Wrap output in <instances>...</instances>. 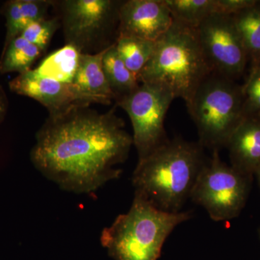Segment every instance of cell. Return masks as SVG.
Segmentation results:
<instances>
[{"label":"cell","instance_id":"cell-1","mask_svg":"<svg viewBox=\"0 0 260 260\" xmlns=\"http://www.w3.org/2000/svg\"><path fill=\"white\" fill-rule=\"evenodd\" d=\"M133 137L114 108L104 114L77 106L49 116L30 152L39 172L63 190L90 194L120 177L115 169L127 159Z\"/></svg>","mask_w":260,"mask_h":260},{"label":"cell","instance_id":"cell-2","mask_svg":"<svg viewBox=\"0 0 260 260\" xmlns=\"http://www.w3.org/2000/svg\"><path fill=\"white\" fill-rule=\"evenodd\" d=\"M208 159L199 143L169 140L145 158L133 172L135 192L162 211L181 212Z\"/></svg>","mask_w":260,"mask_h":260},{"label":"cell","instance_id":"cell-3","mask_svg":"<svg viewBox=\"0 0 260 260\" xmlns=\"http://www.w3.org/2000/svg\"><path fill=\"white\" fill-rule=\"evenodd\" d=\"M212 73L197 28L174 20L169 30L155 42L153 54L138 80L164 87L186 104Z\"/></svg>","mask_w":260,"mask_h":260},{"label":"cell","instance_id":"cell-4","mask_svg":"<svg viewBox=\"0 0 260 260\" xmlns=\"http://www.w3.org/2000/svg\"><path fill=\"white\" fill-rule=\"evenodd\" d=\"M191 218L189 211L172 213L158 210L135 192L129 211L116 217L102 231L101 243L114 260H158L171 233Z\"/></svg>","mask_w":260,"mask_h":260},{"label":"cell","instance_id":"cell-5","mask_svg":"<svg viewBox=\"0 0 260 260\" xmlns=\"http://www.w3.org/2000/svg\"><path fill=\"white\" fill-rule=\"evenodd\" d=\"M203 148L212 151L225 148L244 118L242 86L237 81L212 73L186 104Z\"/></svg>","mask_w":260,"mask_h":260},{"label":"cell","instance_id":"cell-6","mask_svg":"<svg viewBox=\"0 0 260 260\" xmlns=\"http://www.w3.org/2000/svg\"><path fill=\"white\" fill-rule=\"evenodd\" d=\"M251 178L222 161L219 150H213L198 176L190 199L215 221L237 218L245 206Z\"/></svg>","mask_w":260,"mask_h":260},{"label":"cell","instance_id":"cell-7","mask_svg":"<svg viewBox=\"0 0 260 260\" xmlns=\"http://www.w3.org/2000/svg\"><path fill=\"white\" fill-rule=\"evenodd\" d=\"M174 99L172 92L164 87L142 83L133 93L116 101V106L125 111L131 121L138 160L169 140L164 121Z\"/></svg>","mask_w":260,"mask_h":260},{"label":"cell","instance_id":"cell-8","mask_svg":"<svg viewBox=\"0 0 260 260\" xmlns=\"http://www.w3.org/2000/svg\"><path fill=\"white\" fill-rule=\"evenodd\" d=\"M197 31L213 73L234 81L239 80L249 59L232 15L214 13L198 25Z\"/></svg>","mask_w":260,"mask_h":260},{"label":"cell","instance_id":"cell-9","mask_svg":"<svg viewBox=\"0 0 260 260\" xmlns=\"http://www.w3.org/2000/svg\"><path fill=\"white\" fill-rule=\"evenodd\" d=\"M121 2L66 0L61 3L63 30L67 45L87 53L114 24L118 25Z\"/></svg>","mask_w":260,"mask_h":260},{"label":"cell","instance_id":"cell-10","mask_svg":"<svg viewBox=\"0 0 260 260\" xmlns=\"http://www.w3.org/2000/svg\"><path fill=\"white\" fill-rule=\"evenodd\" d=\"M174 22L165 0L121 2L118 13V37L156 42Z\"/></svg>","mask_w":260,"mask_h":260},{"label":"cell","instance_id":"cell-11","mask_svg":"<svg viewBox=\"0 0 260 260\" xmlns=\"http://www.w3.org/2000/svg\"><path fill=\"white\" fill-rule=\"evenodd\" d=\"M9 87L14 93L42 104L49 111V116L59 115L77 106L90 104L73 84L46 78L36 70L19 74L10 82Z\"/></svg>","mask_w":260,"mask_h":260},{"label":"cell","instance_id":"cell-12","mask_svg":"<svg viewBox=\"0 0 260 260\" xmlns=\"http://www.w3.org/2000/svg\"><path fill=\"white\" fill-rule=\"evenodd\" d=\"M231 166L249 177L260 169V114L246 116L228 141Z\"/></svg>","mask_w":260,"mask_h":260},{"label":"cell","instance_id":"cell-13","mask_svg":"<svg viewBox=\"0 0 260 260\" xmlns=\"http://www.w3.org/2000/svg\"><path fill=\"white\" fill-rule=\"evenodd\" d=\"M107 49L95 54L81 53L80 55L78 70L72 84L90 104H109L112 99H115L103 69V57Z\"/></svg>","mask_w":260,"mask_h":260},{"label":"cell","instance_id":"cell-14","mask_svg":"<svg viewBox=\"0 0 260 260\" xmlns=\"http://www.w3.org/2000/svg\"><path fill=\"white\" fill-rule=\"evenodd\" d=\"M249 59V71L260 68V0L232 15Z\"/></svg>","mask_w":260,"mask_h":260},{"label":"cell","instance_id":"cell-15","mask_svg":"<svg viewBox=\"0 0 260 260\" xmlns=\"http://www.w3.org/2000/svg\"><path fill=\"white\" fill-rule=\"evenodd\" d=\"M103 69L116 102L133 93L139 87L138 77L126 68L118 54L115 43L106 50L103 57Z\"/></svg>","mask_w":260,"mask_h":260},{"label":"cell","instance_id":"cell-16","mask_svg":"<svg viewBox=\"0 0 260 260\" xmlns=\"http://www.w3.org/2000/svg\"><path fill=\"white\" fill-rule=\"evenodd\" d=\"M80 54L76 48L66 44L48 56L35 70L46 78L72 84L78 70Z\"/></svg>","mask_w":260,"mask_h":260},{"label":"cell","instance_id":"cell-17","mask_svg":"<svg viewBox=\"0 0 260 260\" xmlns=\"http://www.w3.org/2000/svg\"><path fill=\"white\" fill-rule=\"evenodd\" d=\"M42 52L37 46L19 36L3 48L0 59V73H25L30 70Z\"/></svg>","mask_w":260,"mask_h":260},{"label":"cell","instance_id":"cell-18","mask_svg":"<svg viewBox=\"0 0 260 260\" xmlns=\"http://www.w3.org/2000/svg\"><path fill=\"white\" fill-rule=\"evenodd\" d=\"M155 43L136 38L117 37L115 47L126 68L138 78L153 54Z\"/></svg>","mask_w":260,"mask_h":260},{"label":"cell","instance_id":"cell-19","mask_svg":"<svg viewBox=\"0 0 260 260\" xmlns=\"http://www.w3.org/2000/svg\"><path fill=\"white\" fill-rule=\"evenodd\" d=\"M173 19L198 28L205 19L218 13L217 0H165Z\"/></svg>","mask_w":260,"mask_h":260},{"label":"cell","instance_id":"cell-20","mask_svg":"<svg viewBox=\"0 0 260 260\" xmlns=\"http://www.w3.org/2000/svg\"><path fill=\"white\" fill-rule=\"evenodd\" d=\"M59 26L56 18L42 19L30 23L20 34V37L37 46L42 51L47 49L53 36Z\"/></svg>","mask_w":260,"mask_h":260},{"label":"cell","instance_id":"cell-21","mask_svg":"<svg viewBox=\"0 0 260 260\" xmlns=\"http://www.w3.org/2000/svg\"><path fill=\"white\" fill-rule=\"evenodd\" d=\"M2 11L6 18L7 34L4 44L5 48L13 39L21 34L24 29L28 26V24L25 21L22 13L20 0H11V1L7 2L3 5Z\"/></svg>","mask_w":260,"mask_h":260},{"label":"cell","instance_id":"cell-22","mask_svg":"<svg viewBox=\"0 0 260 260\" xmlns=\"http://www.w3.org/2000/svg\"><path fill=\"white\" fill-rule=\"evenodd\" d=\"M242 86L244 116L260 114V68L249 71Z\"/></svg>","mask_w":260,"mask_h":260},{"label":"cell","instance_id":"cell-23","mask_svg":"<svg viewBox=\"0 0 260 260\" xmlns=\"http://www.w3.org/2000/svg\"><path fill=\"white\" fill-rule=\"evenodd\" d=\"M52 3L47 0H20L22 13L28 25L45 18L47 10Z\"/></svg>","mask_w":260,"mask_h":260},{"label":"cell","instance_id":"cell-24","mask_svg":"<svg viewBox=\"0 0 260 260\" xmlns=\"http://www.w3.org/2000/svg\"><path fill=\"white\" fill-rule=\"evenodd\" d=\"M256 0H217L218 13L234 15L255 3Z\"/></svg>","mask_w":260,"mask_h":260},{"label":"cell","instance_id":"cell-25","mask_svg":"<svg viewBox=\"0 0 260 260\" xmlns=\"http://www.w3.org/2000/svg\"><path fill=\"white\" fill-rule=\"evenodd\" d=\"M8 108V100L4 89L0 85V124L4 119Z\"/></svg>","mask_w":260,"mask_h":260},{"label":"cell","instance_id":"cell-26","mask_svg":"<svg viewBox=\"0 0 260 260\" xmlns=\"http://www.w3.org/2000/svg\"><path fill=\"white\" fill-rule=\"evenodd\" d=\"M255 175L257 177L258 182H259V185L260 188V169H258L257 172L255 173Z\"/></svg>","mask_w":260,"mask_h":260},{"label":"cell","instance_id":"cell-27","mask_svg":"<svg viewBox=\"0 0 260 260\" xmlns=\"http://www.w3.org/2000/svg\"><path fill=\"white\" fill-rule=\"evenodd\" d=\"M259 239H260V227L259 229Z\"/></svg>","mask_w":260,"mask_h":260}]
</instances>
